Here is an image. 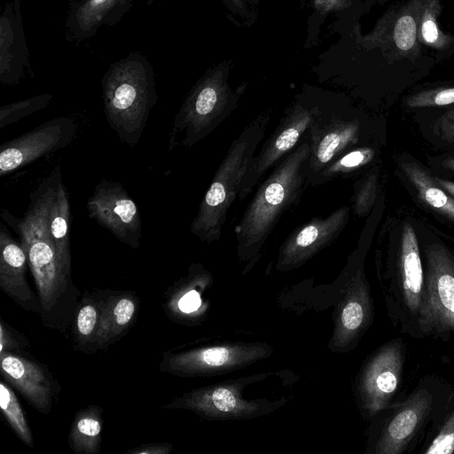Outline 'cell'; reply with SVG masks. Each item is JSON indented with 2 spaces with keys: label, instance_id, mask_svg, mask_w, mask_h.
Listing matches in <instances>:
<instances>
[{
  "label": "cell",
  "instance_id": "obj_1",
  "mask_svg": "<svg viewBox=\"0 0 454 454\" xmlns=\"http://www.w3.org/2000/svg\"><path fill=\"white\" fill-rule=\"evenodd\" d=\"M309 155L308 130L256 188L234 231L237 255L245 264L244 272L261 258L262 247L283 214L300 202L308 184Z\"/></svg>",
  "mask_w": 454,
  "mask_h": 454
},
{
  "label": "cell",
  "instance_id": "obj_2",
  "mask_svg": "<svg viewBox=\"0 0 454 454\" xmlns=\"http://www.w3.org/2000/svg\"><path fill=\"white\" fill-rule=\"evenodd\" d=\"M104 112L119 138L134 146L156 104L153 68L141 53L130 52L112 63L102 81Z\"/></svg>",
  "mask_w": 454,
  "mask_h": 454
},
{
  "label": "cell",
  "instance_id": "obj_3",
  "mask_svg": "<svg viewBox=\"0 0 454 454\" xmlns=\"http://www.w3.org/2000/svg\"><path fill=\"white\" fill-rule=\"evenodd\" d=\"M271 117L270 110L262 112L230 145L191 223L190 231L200 240L209 244L220 239L227 213Z\"/></svg>",
  "mask_w": 454,
  "mask_h": 454
},
{
  "label": "cell",
  "instance_id": "obj_4",
  "mask_svg": "<svg viewBox=\"0 0 454 454\" xmlns=\"http://www.w3.org/2000/svg\"><path fill=\"white\" fill-rule=\"evenodd\" d=\"M59 168L43 180L22 218H17L7 210L2 218L19 234L27 257L28 266L35 281L41 304L50 310L66 287L67 276L63 272L56 249L47 231V214Z\"/></svg>",
  "mask_w": 454,
  "mask_h": 454
},
{
  "label": "cell",
  "instance_id": "obj_5",
  "mask_svg": "<svg viewBox=\"0 0 454 454\" xmlns=\"http://www.w3.org/2000/svg\"><path fill=\"white\" fill-rule=\"evenodd\" d=\"M240 92L227 82L226 73L214 69L191 90L176 115L169 136V150L192 147L211 134L236 110Z\"/></svg>",
  "mask_w": 454,
  "mask_h": 454
},
{
  "label": "cell",
  "instance_id": "obj_6",
  "mask_svg": "<svg viewBox=\"0 0 454 454\" xmlns=\"http://www.w3.org/2000/svg\"><path fill=\"white\" fill-rule=\"evenodd\" d=\"M267 373L249 375L193 389L164 407L186 409L207 420H242L267 415L284 405L288 400L287 396L251 397L244 394Z\"/></svg>",
  "mask_w": 454,
  "mask_h": 454
},
{
  "label": "cell",
  "instance_id": "obj_7",
  "mask_svg": "<svg viewBox=\"0 0 454 454\" xmlns=\"http://www.w3.org/2000/svg\"><path fill=\"white\" fill-rule=\"evenodd\" d=\"M328 102L300 96L286 109L278 126L249 163L239 185L238 197L240 200L252 192L270 168L300 143Z\"/></svg>",
  "mask_w": 454,
  "mask_h": 454
},
{
  "label": "cell",
  "instance_id": "obj_8",
  "mask_svg": "<svg viewBox=\"0 0 454 454\" xmlns=\"http://www.w3.org/2000/svg\"><path fill=\"white\" fill-rule=\"evenodd\" d=\"M264 342H226L168 356L161 370L185 377H211L243 369L270 356Z\"/></svg>",
  "mask_w": 454,
  "mask_h": 454
},
{
  "label": "cell",
  "instance_id": "obj_9",
  "mask_svg": "<svg viewBox=\"0 0 454 454\" xmlns=\"http://www.w3.org/2000/svg\"><path fill=\"white\" fill-rule=\"evenodd\" d=\"M310 155L307 182L312 184L320 172L341 154L360 145L364 124L360 117L340 106L328 102L309 129Z\"/></svg>",
  "mask_w": 454,
  "mask_h": 454
},
{
  "label": "cell",
  "instance_id": "obj_10",
  "mask_svg": "<svg viewBox=\"0 0 454 454\" xmlns=\"http://www.w3.org/2000/svg\"><path fill=\"white\" fill-rule=\"evenodd\" d=\"M418 325L425 334L454 333V260L441 248L427 254Z\"/></svg>",
  "mask_w": 454,
  "mask_h": 454
},
{
  "label": "cell",
  "instance_id": "obj_11",
  "mask_svg": "<svg viewBox=\"0 0 454 454\" xmlns=\"http://www.w3.org/2000/svg\"><path fill=\"white\" fill-rule=\"evenodd\" d=\"M403 365L400 340L387 343L366 362L356 391L361 409L368 415L378 413L390 403L400 385Z\"/></svg>",
  "mask_w": 454,
  "mask_h": 454
},
{
  "label": "cell",
  "instance_id": "obj_12",
  "mask_svg": "<svg viewBox=\"0 0 454 454\" xmlns=\"http://www.w3.org/2000/svg\"><path fill=\"white\" fill-rule=\"evenodd\" d=\"M348 218L349 207L345 206L327 216H315L296 227L278 249L276 269L289 271L302 266L339 238Z\"/></svg>",
  "mask_w": 454,
  "mask_h": 454
},
{
  "label": "cell",
  "instance_id": "obj_13",
  "mask_svg": "<svg viewBox=\"0 0 454 454\" xmlns=\"http://www.w3.org/2000/svg\"><path fill=\"white\" fill-rule=\"evenodd\" d=\"M90 218L107 229L120 241L137 248L142 237V222L135 201L116 182L98 184L88 200Z\"/></svg>",
  "mask_w": 454,
  "mask_h": 454
},
{
  "label": "cell",
  "instance_id": "obj_14",
  "mask_svg": "<svg viewBox=\"0 0 454 454\" xmlns=\"http://www.w3.org/2000/svg\"><path fill=\"white\" fill-rule=\"evenodd\" d=\"M74 133V121L67 117H58L3 144L0 150V176L67 146Z\"/></svg>",
  "mask_w": 454,
  "mask_h": 454
},
{
  "label": "cell",
  "instance_id": "obj_15",
  "mask_svg": "<svg viewBox=\"0 0 454 454\" xmlns=\"http://www.w3.org/2000/svg\"><path fill=\"white\" fill-rule=\"evenodd\" d=\"M372 317L369 286L362 271L350 279L338 306L335 326L329 348L344 352L353 348L364 333Z\"/></svg>",
  "mask_w": 454,
  "mask_h": 454
},
{
  "label": "cell",
  "instance_id": "obj_16",
  "mask_svg": "<svg viewBox=\"0 0 454 454\" xmlns=\"http://www.w3.org/2000/svg\"><path fill=\"white\" fill-rule=\"evenodd\" d=\"M22 1L6 2L0 18V81L9 86L19 82L25 69L32 71L22 22Z\"/></svg>",
  "mask_w": 454,
  "mask_h": 454
},
{
  "label": "cell",
  "instance_id": "obj_17",
  "mask_svg": "<svg viewBox=\"0 0 454 454\" xmlns=\"http://www.w3.org/2000/svg\"><path fill=\"white\" fill-rule=\"evenodd\" d=\"M135 0H74L66 20L67 37L83 41L102 27H113L130 10Z\"/></svg>",
  "mask_w": 454,
  "mask_h": 454
},
{
  "label": "cell",
  "instance_id": "obj_18",
  "mask_svg": "<svg viewBox=\"0 0 454 454\" xmlns=\"http://www.w3.org/2000/svg\"><path fill=\"white\" fill-rule=\"evenodd\" d=\"M430 394L421 389L404 402L384 427L376 454H400L418 432L431 407Z\"/></svg>",
  "mask_w": 454,
  "mask_h": 454
},
{
  "label": "cell",
  "instance_id": "obj_19",
  "mask_svg": "<svg viewBox=\"0 0 454 454\" xmlns=\"http://www.w3.org/2000/svg\"><path fill=\"white\" fill-rule=\"evenodd\" d=\"M1 373L40 412L47 413L51 405L53 387L44 370L25 357L0 352Z\"/></svg>",
  "mask_w": 454,
  "mask_h": 454
},
{
  "label": "cell",
  "instance_id": "obj_20",
  "mask_svg": "<svg viewBox=\"0 0 454 454\" xmlns=\"http://www.w3.org/2000/svg\"><path fill=\"white\" fill-rule=\"evenodd\" d=\"M425 276L416 234L411 226L403 231L397 278V300L411 319H419L422 306Z\"/></svg>",
  "mask_w": 454,
  "mask_h": 454
},
{
  "label": "cell",
  "instance_id": "obj_21",
  "mask_svg": "<svg viewBox=\"0 0 454 454\" xmlns=\"http://www.w3.org/2000/svg\"><path fill=\"white\" fill-rule=\"evenodd\" d=\"M27 257L21 244L0 225V286L27 309H35L34 295L27 281Z\"/></svg>",
  "mask_w": 454,
  "mask_h": 454
},
{
  "label": "cell",
  "instance_id": "obj_22",
  "mask_svg": "<svg viewBox=\"0 0 454 454\" xmlns=\"http://www.w3.org/2000/svg\"><path fill=\"white\" fill-rule=\"evenodd\" d=\"M70 204L59 171L47 214V231L63 272L68 277L71 269Z\"/></svg>",
  "mask_w": 454,
  "mask_h": 454
},
{
  "label": "cell",
  "instance_id": "obj_23",
  "mask_svg": "<svg viewBox=\"0 0 454 454\" xmlns=\"http://www.w3.org/2000/svg\"><path fill=\"white\" fill-rule=\"evenodd\" d=\"M425 0H411L390 21V41L398 55H417L419 43V22Z\"/></svg>",
  "mask_w": 454,
  "mask_h": 454
},
{
  "label": "cell",
  "instance_id": "obj_24",
  "mask_svg": "<svg viewBox=\"0 0 454 454\" xmlns=\"http://www.w3.org/2000/svg\"><path fill=\"white\" fill-rule=\"evenodd\" d=\"M135 312L136 303L129 296L109 300L101 307L99 324L94 340L100 346L107 345L128 327Z\"/></svg>",
  "mask_w": 454,
  "mask_h": 454
},
{
  "label": "cell",
  "instance_id": "obj_25",
  "mask_svg": "<svg viewBox=\"0 0 454 454\" xmlns=\"http://www.w3.org/2000/svg\"><path fill=\"white\" fill-rule=\"evenodd\" d=\"M101 420L98 411L90 407L77 414L70 430V448L76 453H97L101 440Z\"/></svg>",
  "mask_w": 454,
  "mask_h": 454
},
{
  "label": "cell",
  "instance_id": "obj_26",
  "mask_svg": "<svg viewBox=\"0 0 454 454\" xmlns=\"http://www.w3.org/2000/svg\"><path fill=\"white\" fill-rule=\"evenodd\" d=\"M374 150L366 145L354 148L330 162L312 182L318 186L335 179L347 178L368 165L374 157Z\"/></svg>",
  "mask_w": 454,
  "mask_h": 454
},
{
  "label": "cell",
  "instance_id": "obj_27",
  "mask_svg": "<svg viewBox=\"0 0 454 454\" xmlns=\"http://www.w3.org/2000/svg\"><path fill=\"white\" fill-rule=\"evenodd\" d=\"M403 169L420 197L434 207L454 219V199L437 187L434 181L416 164H404Z\"/></svg>",
  "mask_w": 454,
  "mask_h": 454
},
{
  "label": "cell",
  "instance_id": "obj_28",
  "mask_svg": "<svg viewBox=\"0 0 454 454\" xmlns=\"http://www.w3.org/2000/svg\"><path fill=\"white\" fill-rule=\"evenodd\" d=\"M440 12V0H425L419 22V40L431 48L442 51L451 44L452 38L441 30L438 21Z\"/></svg>",
  "mask_w": 454,
  "mask_h": 454
},
{
  "label": "cell",
  "instance_id": "obj_29",
  "mask_svg": "<svg viewBox=\"0 0 454 454\" xmlns=\"http://www.w3.org/2000/svg\"><path fill=\"white\" fill-rule=\"evenodd\" d=\"M0 406L14 432L27 445L33 446L29 426L13 391L4 382L0 383Z\"/></svg>",
  "mask_w": 454,
  "mask_h": 454
},
{
  "label": "cell",
  "instance_id": "obj_30",
  "mask_svg": "<svg viewBox=\"0 0 454 454\" xmlns=\"http://www.w3.org/2000/svg\"><path fill=\"white\" fill-rule=\"evenodd\" d=\"M52 98L44 93L3 106L0 108V129L44 108Z\"/></svg>",
  "mask_w": 454,
  "mask_h": 454
},
{
  "label": "cell",
  "instance_id": "obj_31",
  "mask_svg": "<svg viewBox=\"0 0 454 454\" xmlns=\"http://www.w3.org/2000/svg\"><path fill=\"white\" fill-rule=\"evenodd\" d=\"M101 309L92 302L81 307L76 317V331L84 340L94 338L98 327Z\"/></svg>",
  "mask_w": 454,
  "mask_h": 454
},
{
  "label": "cell",
  "instance_id": "obj_32",
  "mask_svg": "<svg viewBox=\"0 0 454 454\" xmlns=\"http://www.w3.org/2000/svg\"><path fill=\"white\" fill-rule=\"evenodd\" d=\"M452 103H454V88L423 91L411 97L407 101L411 106H446Z\"/></svg>",
  "mask_w": 454,
  "mask_h": 454
},
{
  "label": "cell",
  "instance_id": "obj_33",
  "mask_svg": "<svg viewBox=\"0 0 454 454\" xmlns=\"http://www.w3.org/2000/svg\"><path fill=\"white\" fill-rule=\"evenodd\" d=\"M454 452V411L433 439L425 454H450Z\"/></svg>",
  "mask_w": 454,
  "mask_h": 454
},
{
  "label": "cell",
  "instance_id": "obj_34",
  "mask_svg": "<svg viewBox=\"0 0 454 454\" xmlns=\"http://www.w3.org/2000/svg\"><path fill=\"white\" fill-rule=\"evenodd\" d=\"M354 211L358 215H365L372 207L375 197V178L373 176L362 180L355 187Z\"/></svg>",
  "mask_w": 454,
  "mask_h": 454
},
{
  "label": "cell",
  "instance_id": "obj_35",
  "mask_svg": "<svg viewBox=\"0 0 454 454\" xmlns=\"http://www.w3.org/2000/svg\"><path fill=\"white\" fill-rule=\"evenodd\" d=\"M192 284H190V288L185 289L177 301V307L184 314L193 313L201 307L200 294L196 288H191Z\"/></svg>",
  "mask_w": 454,
  "mask_h": 454
},
{
  "label": "cell",
  "instance_id": "obj_36",
  "mask_svg": "<svg viewBox=\"0 0 454 454\" xmlns=\"http://www.w3.org/2000/svg\"><path fill=\"white\" fill-rule=\"evenodd\" d=\"M435 128L436 133L442 139L454 144V108L439 116Z\"/></svg>",
  "mask_w": 454,
  "mask_h": 454
},
{
  "label": "cell",
  "instance_id": "obj_37",
  "mask_svg": "<svg viewBox=\"0 0 454 454\" xmlns=\"http://www.w3.org/2000/svg\"><path fill=\"white\" fill-rule=\"evenodd\" d=\"M169 446L165 447L162 444L157 445H150L149 448L146 447L145 450H133L135 453H153V454H160V453H168L169 451Z\"/></svg>",
  "mask_w": 454,
  "mask_h": 454
},
{
  "label": "cell",
  "instance_id": "obj_38",
  "mask_svg": "<svg viewBox=\"0 0 454 454\" xmlns=\"http://www.w3.org/2000/svg\"><path fill=\"white\" fill-rule=\"evenodd\" d=\"M437 183L447 192H449L452 197H454V183L450 181L436 179Z\"/></svg>",
  "mask_w": 454,
  "mask_h": 454
},
{
  "label": "cell",
  "instance_id": "obj_39",
  "mask_svg": "<svg viewBox=\"0 0 454 454\" xmlns=\"http://www.w3.org/2000/svg\"><path fill=\"white\" fill-rule=\"evenodd\" d=\"M319 5L323 4L324 7H330L333 4V0H318Z\"/></svg>",
  "mask_w": 454,
  "mask_h": 454
},
{
  "label": "cell",
  "instance_id": "obj_40",
  "mask_svg": "<svg viewBox=\"0 0 454 454\" xmlns=\"http://www.w3.org/2000/svg\"><path fill=\"white\" fill-rule=\"evenodd\" d=\"M155 0H146L147 6H151Z\"/></svg>",
  "mask_w": 454,
  "mask_h": 454
}]
</instances>
